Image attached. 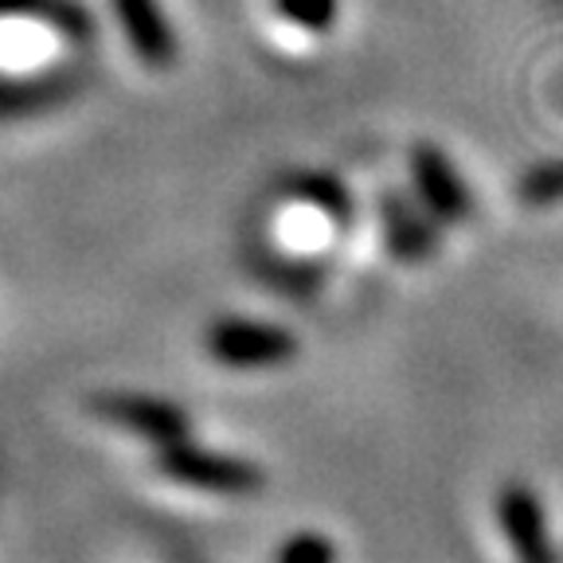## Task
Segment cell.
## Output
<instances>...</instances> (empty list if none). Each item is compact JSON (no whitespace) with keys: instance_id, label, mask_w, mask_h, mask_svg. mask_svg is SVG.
<instances>
[{"instance_id":"obj_5","label":"cell","mask_w":563,"mask_h":563,"mask_svg":"<svg viewBox=\"0 0 563 563\" xmlns=\"http://www.w3.org/2000/svg\"><path fill=\"white\" fill-rule=\"evenodd\" d=\"M497 520H501L509 548L520 563H555L552 540H548L544 509L528 485H505L497 497Z\"/></svg>"},{"instance_id":"obj_9","label":"cell","mask_w":563,"mask_h":563,"mask_svg":"<svg viewBox=\"0 0 563 563\" xmlns=\"http://www.w3.org/2000/svg\"><path fill=\"white\" fill-rule=\"evenodd\" d=\"M286 188H290L294 200L313 203L321 216H333V220L349 216V208H352L344 185H341V180H333V176H325V173H301V176H294Z\"/></svg>"},{"instance_id":"obj_7","label":"cell","mask_w":563,"mask_h":563,"mask_svg":"<svg viewBox=\"0 0 563 563\" xmlns=\"http://www.w3.org/2000/svg\"><path fill=\"white\" fill-rule=\"evenodd\" d=\"M82 87V75L63 70V75H35V79H0V118H27L40 110L75 98Z\"/></svg>"},{"instance_id":"obj_12","label":"cell","mask_w":563,"mask_h":563,"mask_svg":"<svg viewBox=\"0 0 563 563\" xmlns=\"http://www.w3.org/2000/svg\"><path fill=\"white\" fill-rule=\"evenodd\" d=\"M278 563H336V548L321 532H298L278 548Z\"/></svg>"},{"instance_id":"obj_4","label":"cell","mask_w":563,"mask_h":563,"mask_svg":"<svg viewBox=\"0 0 563 563\" xmlns=\"http://www.w3.org/2000/svg\"><path fill=\"white\" fill-rule=\"evenodd\" d=\"M411 176L422 203L439 223H462L470 216V192L462 185L457 168L446 161L439 145H415L411 150Z\"/></svg>"},{"instance_id":"obj_11","label":"cell","mask_w":563,"mask_h":563,"mask_svg":"<svg viewBox=\"0 0 563 563\" xmlns=\"http://www.w3.org/2000/svg\"><path fill=\"white\" fill-rule=\"evenodd\" d=\"M282 20L306 27V32H329L336 24V0H274Z\"/></svg>"},{"instance_id":"obj_10","label":"cell","mask_w":563,"mask_h":563,"mask_svg":"<svg viewBox=\"0 0 563 563\" xmlns=\"http://www.w3.org/2000/svg\"><path fill=\"white\" fill-rule=\"evenodd\" d=\"M0 16H44L59 24L70 40H87L90 24L79 9H70L63 0H0Z\"/></svg>"},{"instance_id":"obj_8","label":"cell","mask_w":563,"mask_h":563,"mask_svg":"<svg viewBox=\"0 0 563 563\" xmlns=\"http://www.w3.org/2000/svg\"><path fill=\"white\" fill-rule=\"evenodd\" d=\"M379 216H384V239L399 263H422V258L434 255L431 223L419 220L415 208H407V200L384 196V200H379Z\"/></svg>"},{"instance_id":"obj_3","label":"cell","mask_w":563,"mask_h":563,"mask_svg":"<svg viewBox=\"0 0 563 563\" xmlns=\"http://www.w3.org/2000/svg\"><path fill=\"white\" fill-rule=\"evenodd\" d=\"M90 411L106 419L118 431H130L137 439L153 442V446H173L192 434V419L185 407H176L173 399L145 396V391H106V396L90 399Z\"/></svg>"},{"instance_id":"obj_2","label":"cell","mask_w":563,"mask_h":563,"mask_svg":"<svg viewBox=\"0 0 563 563\" xmlns=\"http://www.w3.org/2000/svg\"><path fill=\"white\" fill-rule=\"evenodd\" d=\"M208 356L223 368H278L298 356V336L282 325L266 321H243V317H223L203 336Z\"/></svg>"},{"instance_id":"obj_6","label":"cell","mask_w":563,"mask_h":563,"mask_svg":"<svg viewBox=\"0 0 563 563\" xmlns=\"http://www.w3.org/2000/svg\"><path fill=\"white\" fill-rule=\"evenodd\" d=\"M114 16L130 40L133 55L150 70H168L176 63V35L157 0H110Z\"/></svg>"},{"instance_id":"obj_13","label":"cell","mask_w":563,"mask_h":563,"mask_svg":"<svg viewBox=\"0 0 563 563\" xmlns=\"http://www.w3.org/2000/svg\"><path fill=\"white\" fill-rule=\"evenodd\" d=\"M520 200L525 203H555L563 200V161L540 165L520 180Z\"/></svg>"},{"instance_id":"obj_1","label":"cell","mask_w":563,"mask_h":563,"mask_svg":"<svg viewBox=\"0 0 563 563\" xmlns=\"http://www.w3.org/2000/svg\"><path fill=\"white\" fill-rule=\"evenodd\" d=\"M157 470L176 485L200 493H228V497H243V493L263 489V470L243 457L216 454V450L192 446V442H173V446L157 450Z\"/></svg>"}]
</instances>
